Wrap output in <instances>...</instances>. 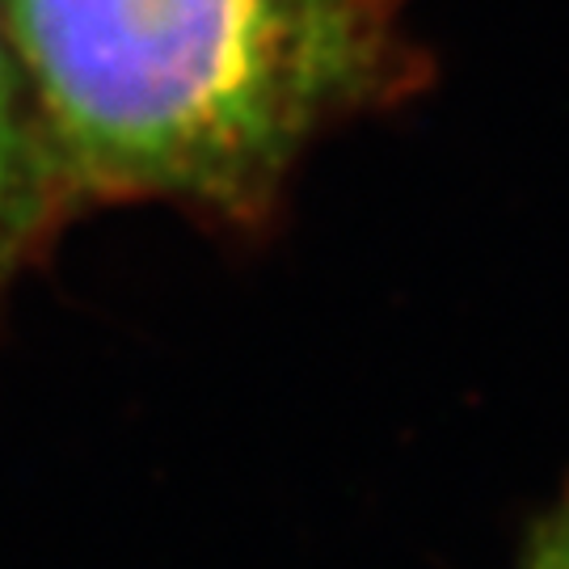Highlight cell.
Here are the masks:
<instances>
[{"label":"cell","mask_w":569,"mask_h":569,"mask_svg":"<svg viewBox=\"0 0 569 569\" xmlns=\"http://www.w3.org/2000/svg\"><path fill=\"white\" fill-rule=\"evenodd\" d=\"M47 148L81 203L258 228L333 122L409 98L401 0H0Z\"/></svg>","instance_id":"obj_1"},{"label":"cell","mask_w":569,"mask_h":569,"mask_svg":"<svg viewBox=\"0 0 569 569\" xmlns=\"http://www.w3.org/2000/svg\"><path fill=\"white\" fill-rule=\"evenodd\" d=\"M68 211H77V199L47 148L0 26V296L47 249Z\"/></svg>","instance_id":"obj_2"},{"label":"cell","mask_w":569,"mask_h":569,"mask_svg":"<svg viewBox=\"0 0 569 569\" xmlns=\"http://www.w3.org/2000/svg\"><path fill=\"white\" fill-rule=\"evenodd\" d=\"M519 569H569V493L531 528Z\"/></svg>","instance_id":"obj_3"}]
</instances>
